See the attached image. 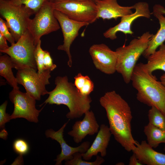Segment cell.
<instances>
[{"label":"cell","instance_id":"ba28073f","mask_svg":"<svg viewBox=\"0 0 165 165\" xmlns=\"http://www.w3.org/2000/svg\"><path fill=\"white\" fill-rule=\"evenodd\" d=\"M54 10L50 0L42 6L33 18L30 19L28 29L34 38L36 45L42 36L56 31L60 28L54 14Z\"/></svg>","mask_w":165,"mask_h":165},{"label":"cell","instance_id":"1f68e13d","mask_svg":"<svg viewBox=\"0 0 165 165\" xmlns=\"http://www.w3.org/2000/svg\"><path fill=\"white\" fill-rule=\"evenodd\" d=\"M7 39L0 33V51H1L7 49L9 47L7 42Z\"/></svg>","mask_w":165,"mask_h":165},{"label":"cell","instance_id":"8fae6325","mask_svg":"<svg viewBox=\"0 0 165 165\" xmlns=\"http://www.w3.org/2000/svg\"><path fill=\"white\" fill-rule=\"evenodd\" d=\"M54 15L57 20L63 33V44L59 45L57 49L65 51L68 57V65L71 67L72 60L70 52L71 44L79 35V31L82 27L87 26L89 23L73 20L57 10H54Z\"/></svg>","mask_w":165,"mask_h":165},{"label":"cell","instance_id":"4fadbf2b","mask_svg":"<svg viewBox=\"0 0 165 165\" xmlns=\"http://www.w3.org/2000/svg\"><path fill=\"white\" fill-rule=\"evenodd\" d=\"M89 52L97 69L108 75L112 74L116 71L117 56L116 51L102 43L92 45Z\"/></svg>","mask_w":165,"mask_h":165},{"label":"cell","instance_id":"7a4b0ae2","mask_svg":"<svg viewBox=\"0 0 165 165\" xmlns=\"http://www.w3.org/2000/svg\"><path fill=\"white\" fill-rule=\"evenodd\" d=\"M55 82V87L49 92L48 98L42 104L48 103L67 106L69 112L66 116L70 119L80 118L90 110L92 101L90 96L82 95L74 84L68 82L67 76L56 77Z\"/></svg>","mask_w":165,"mask_h":165},{"label":"cell","instance_id":"836d02e7","mask_svg":"<svg viewBox=\"0 0 165 165\" xmlns=\"http://www.w3.org/2000/svg\"><path fill=\"white\" fill-rule=\"evenodd\" d=\"M22 156L23 155H19V156L16 158L12 164H21V163H23V161Z\"/></svg>","mask_w":165,"mask_h":165},{"label":"cell","instance_id":"9c48e42d","mask_svg":"<svg viewBox=\"0 0 165 165\" xmlns=\"http://www.w3.org/2000/svg\"><path fill=\"white\" fill-rule=\"evenodd\" d=\"M51 72L47 70L39 74L35 69L24 68L18 70L16 78L18 83L24 87L27 93L36 100H40L42 96L48 94L46 86L50 83Z\"/></svg>","mask_w":165,"mask_h":165},{"label":"cell","instance_id":"484cf974","mask_svg":"<svg viewBox=\"0 0 165 165\" xmlns=\"http://www.w3.org/2000/svg\"><path fill=\"white\" fill-rule=\"evenodd\" d=\"M17 5H24L31 9L35 14L42 6L50 0H9Z\"/></svg>","mask_w":165,"mask_h":165},{"label":"cell","instance_id":"ab89813d","mask_svg":"<svg viewBox=\"0 0 165 165\" xmlns=\"http://www.w3.org/2000/svg\"><path fill=\"white\" fill-rule=\"evenodd\" d=\"M75 0V1H85V0Z\"/></svg>","mask_w":165,"mask_h":165},{"label":"cell","instance_id":"7c38bea8","mask_svg":"<svg viewBox=\"0 0 165 165\" xmlns=\"http://www.w3.org/2000/svg\"><path fill=\"white\" fill-rule=\"evenodd\" d=\"M134 5L135 12L121 17L120 21L118 24L110 28L104 33L105 38L111 40L116 39L117 37L116 34L119 31L126 35H132L134 33L131 29V26L134 20L141 17L148 19L150 18L151 13L147 3L139 2Z\"/></svg>","mask_w":165,"mask_h":165},{"label":"cell","instance_id":"ac0fdd59","mask_svg":"<svg viewBox=\"0 0 165 165\" xmlns=\"http://www.w3.org/2000/svg\"><path fill=\"white\" fill-rule=\"evenodd\" d=\"M132 152L143 165H165V154L155 151L145 141L138 142Z\"/></svg>","mask_w":165,"mask_h":165},{"label":"cell","instance_id":"8d00e7d4","mask_svg":"<svg viewBox=\"0 0 165 165\" xmlns=\"http://www.w3.org/2000/svg\"><path fill=\"white\" fill-rule=\"evenodd\" d=\"M160 81L165 86V73L163 74L160 77Z\"/></svg>","mask_w":165,"mask_h":165},{"label":"cell","instance_id":"9a60e30c","mask_svg":"<svg viewBox=\"0 0 165 165\" xmlns=\"http://www.w3.org/2000/svg\"><path fill=\"white\" fill-rule=\"evenodd\" d=\"M84 115L83 119L75 122L72 130L68 133L77 144L81 142L87 135H93L97 133L100 128L92 111H86Z\"/></svg>","mask_w":165,"mask_h":165},{"label":"cell","instance_id":"7402d4cb","mask_svg":"<svg viewBox=\"0 0 165 165\" xmlns=\"http://www.w3.org/2000/svg\"><path fill=\"white\" fill-rule=\"evenodd\" d=\"M144 132L147 143L153 148H157L160 143L165 144V131L148 123L144 127Z\"/></svg>","mask_w":165,"mask_h":165},{"label":"cell","instance_id":"3957f363","mask_svg":"<svg viewBox=\"0 0 165 165\" xmlns=\"http://www.w3.org/2000/svg\"><path fill=\"white\" fill-rule=\"evenodd\" d=\"M131 81L137 91V100L148 106L156 107L165 115V86L148 72L144 64H136Z\"/></svg>","mask_w":165,"mask_h":165},{"label":"cell","instance_id":"f1b7e54d","mask_svg":"<svg viewBox=\"0 0 165 165\" xmlns=\"http://www.w3.org/2000/svg\"><path fill=\"white\" fill-rule=\"evenodd\" d=\"M0 33L11 45L15 43V39L11 33L6 21L0 18Z\"/></svg>","mask_w":165,"mask_h":165},{"label":"cell","instance_id":"d6986e66","mask_svg":"<svg viewBox=\"0 0 165 165\" xmlns=\"http://www.w3.org/2000/svg\"><path fill=\"white\" fill-rule=\"evenodd\" d=\"M152 13L158 20L160 28L157 33L153 35L147 48L142 54L143 56L147 59L156 51L159 47L163 44L165 41V16L160 11L156 5L153 7Z\"/></svg>","mask_w":165,"mask_h":165},{"label":"cell","instance_id":"5b68a950","mask_svg":"<svg viewBox=\"0 0 165 165\" xmlns=\"http://www.w3.org/2000/svg\"><path fill=\"white\" fill-rule=\"evenodd\" d=\"M0 13L16 42L28 30L30 17L35 14L24 5L16 4L9 0H0Z\"/></svg>","mask_w":165,"mask_h":165},{"label":"cell","instance_id":"d590c367","mask_svg":"<svg viewBox=\"0 0 165 165\" xmlns=\"http://www.w3.org/2000/svg\"><path fill=\"white\" fill-rule=\"evenodd\" d=\"M160 11L163 14L165 15V8L164 7L159 4H156Z\"/></svg>","mask_w":165,"mask_h":165},{"label":"cell","instance_id":"74e56055","mask_svg":"<svg viewBox=\"0 0 165 165\" xmlns=\"http://www.w3.org/2000/svg\"><path fill=\"white\" fill-rule=\"evenodd\" d=\"M124 163L122 162H119L116 164V165H124Z\"/></svg>","mask_w":165,"mask_h":165},{"label":"cell","instance_id":"d4e9b609","mask_svg":"<svg viewBox=\"0 0 165 165\" xmlns=\"http://www.w3.org/2000/svg\"><path fill=\"white\" fill-rule=\"evenodd\" d=\"M82 153L77 152L73 155V158L70 160L66 161V165H100L105 161L104 159L102 156H96V159L93 162H89L83 160L82 159Z\"/></svg>","mask_w":165,"mask_h":165},{"label":"cell","instance_id":"52a82bcc","mask_svg":"<svg viewBox=\"0 0 165 165\" xmlns=\"http://www.w3.org/2000/svg\"><path fill=\"white\" fill-rule=\"evenodd\" d=\"M55 10L76 21L92 24L96 20L97 9L91 0H50Z\"/></svg>","mask_w":165,"mask_h":165},{"label":"cell","instance_id":"5bb4252c","mask_svg":"<svg viewBox=\"0 0 165 165\" xmlns=\"http://www.w3.org/2000/svg\"><path fill=\"white\" fill-rule=\"evenodd\" d=\"M70 119L65 123L58 131H55L52 129L47 130L45 132L46 137L50 138L56 141L60 144L61 149V153L57 155L54 160L56 161V165H61L62 162L72 160L73 154L76 152L81 153L86 152L90 146V142L86 141L82 143L79 146L73 147L67 144L63 138L64 129L69 121Z\"/></svg>","mask_w":165,"mask_h":165},{"label":"cell","instance_id":"4dcf8cb0","mask_svg":"<svg viewBox=\"0 0 165 165\" xmlns=\"http://www.w3.org/2000/svg\"><path fill=\"white\" fill-rule=\"evenodd\" d=\"M43 62L44 66L46 70L52 71L57 67L56 65L53 64V60L50 53L46 50H45Z\"/></svg>","mask_w":165,"mask_h":165},{"label":"cell","instance_id":"44dd1931","mask_svg":"<svg viewBox=\"0 0 165 165\" xmlns=\"http://www.w3.org/2000/svg\"><path fill=\"white\" fill-rule=\"evenodd\" d=\"M14 68L13 63L7 54L0 57V75L4 78L13 88L19 89L17 79L13 73L12 68Z\"/></svg>","mask_w":165,"mask_h":165},{"label":"cell","instance_id":"4316f807","mask_svg":"<svg viewBox=\"0 0 165 165\" xmlns=\"http://www.w3.org/2000/svg\"><path fill=\"white\" fill-rule=\"evenodd\" d=\"M45 50L41 47V40H40L36 44L35 51V58L36 61L38 72L41 74L46 70L43 64V60Z\"/></svg>","mask_w":165,"mask_h":165},{"label":"cell","instance_id":"cb8c5ba5","mask_svg":"<svg viewBox=\"0 0 165 165\" xmlns=\"http://www.w3.org/2000/svg\"><path fill=\"white\" fill-rule=\"evenodd\" d=\"M148 116L149 123L165 131V115L159 109L151 107Z\"/></svg>","mask_w":165,"mask_h":165},{"label":"cell","instance_id":"f35d334b","mask_svg":"<svg viewBox=\"0 0 165 165\" xmlns=\"http://www.w3.org/2000/svg\"><path fill=\"white\" fill-rule=\"evenodd\" d=\"M95 3H96L99 0H91Z\"/></svg>","mask_w":165,"mask_h":165},{"label":"cell","instance_id":"e575fe53","mask_svg":"<svg viewBox=\"0 0 165 165\" xmlns=\"http://www.w3.org/2000/svg\"><path fill=\"white\" fill-rule=\"evenodd\" d=\"M8 135V133L7 131L4 129H2L0 133V138L4 140L7 139Z\"/></svg>","mask_w":165,"mask_h":165},{"label":"cell","instance_id":"2e32d148","mask_svg":"<svg viewBox=\"0 0 165 165\" xmlns=\"http://www.w3.org/2000/svg\"><path fill=\"white\" fill-rule=\"evenodd\" d=\"M97 9L96 20L114 19L133 13L134 5L124 6L119 5L117 0H99L96 3Z\"/></svg>","mask_w":165,"mask_h":165},{"label":"cell","instance_id":"60d3db41","mask_svg":"<svg viewBox=\"0 0 165 165\" xmlns=\"http://www.w3.org/2000/svg\"><path fill=\"white\" fill-rule=\"evenodd\" d=\"M163 150H164L165 151V145H164V148H163Z\"/></svg>","mask_w":165,"mask_h":165},{"label":"cell","instance_id":"f546056e","mask_svg":"<svg viewBox=\"0 0 165 165\" xmlns=\"http://www.w3.org/2000/svg\"><path fill=\"white\" fill-rule=\"evenodd\" d=\"M7 101H6L0 106V127H5L6 123L9 122L10 119V116L6 112Z\"/></svg>","mask_w":165,"mask_h":165},{"label":"cell","instance_id":"e0dca14e","mask_svg":"<svg viewBox=\"0 0 165 165\" xmlns=\"http://www.w3.org/2000/svg\"><path fill=\"white\" fill-rule=\"evenodd\" d=\"M111 134L109 127L104 124H101L91 146L86 152L82 153L83 159L89 160L93 156H97L99 152L100 153L101 156H105Z\"/></svg>","mask_w":165,"mask_h":165},{"label":"cell","instance_id":"6da1fadb","mask_svg":"<svg viewBox=\"0 0 165 165\" xmlns=\"http://www.w3.org/2000/svg\"><path fill=\"white\" fill-rule=\"evenodd\" d=\"M99 102L106 111L112 134L126 150L132 151L138 142L132 134L133 117L129 104L114 90L106 92Z\"/></svg>","mask_w":165,"mask_h":165},{"label":"cell","instance_id":"277c9868","mask_svg":"<svg viewBox=\"0 0 165 165\" xmlns=\"http://www.w3.org/2000/svg\"><path fill=\"white\" fill-rule=\"evenodd\" d=\"M153 34L149 31L144 33L138 38L132 39L127 46H123L116 50L117 61L116 71L122 75L127 84L131 81L132 74L140 56L148 47Z\"/></svg>","mask_w":165,"mask_h":165},{"label":"cell","instance_id":"ffe728a7","mask_svg":"<svg viewBox=\"0 0 165 165\" xmlns=\"http://www.w3.org/2000/svg\"><path fill=\"white\" fill-rule=\"evenodd\" d=\"M147 59V63L144 65L148 72L152 73L157 70L165 72V44L160 46L159 49L150 55Z\"/></svg>","mask_w":165,"mask_h":165},{"label":"cell","instance_id":"d6a6232c","mask_svg":"<svg viewBox=\"0 0 165 165\" xmlns=\"http://www.w3.org/2000/svg\"><path fill=\"white\" fill-rule=\"evenodd\" d=\"M129 165H142L143 164L139 161L135 154L133 153L130 156L129 161Z\"/></svg>","mask_w":165,"mask_h":165},{"label":"cell","instance_id":"83f0119b","mask_svg":"<svg viewBox=\"0 0 165 165\" xmlns=\"http://www.w3.org/2000/svg\"><path fill=\"white\" fill-rule=\"evenodd\" d=\"M14 151L19 155H23L27 154L29 149V146L27 142L22 139H17L13 143Z\"/></svg>","mask_w":165,"mask_h":165},{"label":"cell","instance_id":"603a6c76","mask_svg":"<svg viewBox=\"0 0 165 165\" xmlns=\"http://www.w3.org/2000/svg\"><path fill=\"white\" fill-rule=\"evenodd\" d=\"M74 85L83 95L87 96L93 90L94 86L92 81L87 75L79 73L74 78Z\"/></svg>","mask_w":165,"mask_h":165},{"label":"cell","instance_id":"8992f818","mask_svg":"<svg viewBox=\"0 0 165 165\" xmlns=\"http://www.w3.org/2000/svg\"><path fill=\"white\" fill-rule=\"evenodd\" d=\"M36 45L34 38L27 30L16 43L1 52L10 57L14 68L17 70L25 68L37 70L35 55Z\"/></svg>","mask_w":165,"mask_h":165},{"label":"cell","instance_id":"30bf717a","mask_svg":"<svg viewBox=\"0 0 165 165\" xmlns=\"http://www.w3.org/2000/svg\"><path fill=\"white\" fill-rule=\"evenodd\" d=\"M9 97L14 105L11 119L22 118L30 122H38V116L43 108L39 110L36 108L35 99L26 92L14 88L9 93Z\"/></svg>","mask_w":165,"mask_h":165}]
</instances>
